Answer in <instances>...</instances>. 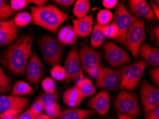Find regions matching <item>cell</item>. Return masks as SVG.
I'll list each match as a JSON object with an SVG mask.
<instances>
[{"label":"cell","mask_w":159,"mask_h":119,"mask_svg":"<svg viewBox=\"0 0 159 119\" xmlns=\"http://www.w3.org/2000/svg\"><path fill=\"white\" fill-rule=\"evenodd\" d=\"M39 47L46 62L50 65H59L64 53V47L54 36L45 34L39 39Z\"/></svg>","instance_id":"4"},{"label":"cell","mask_w":159,"mask_h":119,"mask_svg":"<svg viewBox=\"0 0 159 119\" xmlns=\"http://www.w3.org/2000/svg\"><path fill=\"white\" fill-rule=\"evenodd\" d=\"M113 19V14L108 9H101L96 15V23L101 26H106Z\"/></svg>","instance_id":"30"},{"label":"cell","mask_w":159,"mask_h":119,"mask_svg":"<svg viewBox=\"0 0 159 119\" xmlns=\"http://www.w3.org/2000/svg\"><path fill=\"white\" fill-rule=\"evenodd\" d=\"M20 112L16 110H11L6 111L0 115V118L1 119H16V117Z\"/></svg>","instance_id":"39"},{"label":"cell","mask_w":159,"mask_h":119,"mask_svg":"<svg viewBox=\"0 0 159 119\" xmlns=\"http://www.w3.org/2000/svg\"><path fill=\"white\" fill-rule=\"evenodd\" d=\"M128 2L129 12L134 16L152 21L157 20L153 13L150 4L145 0H129Z\"/></svg>","instance_id":"15"},{"label":"cell","mask_w":159,"mask_h":119,"mask_svg":"<svg viewBox=\"0 0 159 119\" xmlns=\"http://www.w3.org/2000/svg\"><path fill=\"white\" fill-rule=\"evenodd\" d=\"M87 106L100 116H106L110 108L109 92L107 90H102L96 95L89 99Z\"/></svg>","instance_id":"14"},{"label":"cell","mask_w":159,"mask_h":119,"mask_svg":"<svg viewBox=\"0 0 159 119\" xmlns=\"http://www.w3.org/2000/svg\"><path fill=\"white\" fill-rule=\"evenodd\" d=\"M18 36V27L14 19L0 21V47L9 45L16 41Z\"/></svg>","instance_id":"16"},{"label":"cell","mask_w":159,"mask_h":119,"mask_svg":"<svg viewBox=\"0 0 159 119\" xmlns=\"http://www.w3.org/2000/svg\"><path fill=\"white\" fill-rule=\"evenodd\" d=\"M27 2L29 4H34L36 7H42L47 4V1L46 0H29Z\"/></svg>","instance_id":"44"},{"label":"cell","mask_w":159,"mask_h":119,"mask_svg":"<svg viewBox=\"0 0 159 119\" xmlns=\"http://www.w3.org/2000/svg\"><path fill=\"white\" fill-rule=\"evenodd\" d=\"M11 89V79L7 76L0 65V94H7Z\"/></svg>","instance_id":"27"},{"label":"cell","mask_w":159,"mask_h":119,"mask_svg":"<svg viewBox=\"0 0 159 119\" xmlns=\"http://www.w3.org/2000/svg\"><path fill=\"white\" fill-rule=\"evenodd\" d=\"M139 56L144 59V62L148 63L152 66L158 67L159 66V50L158 48L147 43H143L139 48Z\"/></svg>","instance_id":"19"},{"label":"cell","mask_w":159,"mask_h":119,"mask_svg":"<svg viewBox=\"0 0 159 119\" xmlns=\"http://www.w3.org/2000/svg\"><path fill=\"white\" fill-rule=\"evenodd\" d=\"M32 23L55 34L62 24L70 19L57 7L49 4L42 7H31Z\"/></svg>","instance_id":"2"},{"label":"cell","mask_w":159,"mask_h":119,"mask_svg":"<svg viewBox=\"0 0 159 119\" xmlns=\"http://www.w3.org/2000/svg\"><path fill=\"white\" fill-rule=\"evenodd\" d=\"M64 69L66 73L65 81L67 83L83 78L82 68L79 60L78 48L73 47L69 51L65 59Z\"/></svg>","instance_id":"12"},{"label":"cell","mask_w":159,"mask_h":119,"mask_svg":"<svg viewBox=\"0 0 159 119\" xmlns=\"http://www.w3.org/2000/svg\"><path fill=\"white\" fill-rule=\"evenodd\" d=\"M105 59L112 67L116 68L126 64L131 61L129 54L113 42H106L103 43Z\"/></svg>","instance_id":"10"},{"label":"cell","mask_w":159,"mask_h":119,"mask_svg":"<svg viewBox=\"0 0 159 119\" xmlns=\"http://www.w3.org/2000/svg\"><path fill=\"white\" fill-rule=\"evenodd\" d=\"M36 116H37L34 113H33L30 109H28L27 111L21 113L20 115H18L16 119H34Z\"/></svg>","instance_id":"41"},{"label":"cell","mask_w":159,"mask_h":119,"mask_svg":"<svg viewBox=\"0 0 159 119\" xmlns=\"http://www.w3.org/2000/svg\"><path fill=\"white\" fill-rule=\"evenodd\" d=\"M145 119H159V106L146 116Z\"/></svg>","instance_id":"45"},{"label":"cell","mask_w":159,"mask_h":119,"mask_svg":"<svg viewBox=\"0 0 159 119\" xmlns=\"http://www.w3.org/2000/svg\"><path fill=\"white\" fill-rule=\"evenodd\" d=\"M150 36L151 40L156 44L159 42V26L158 25L151 26L150 29Z\"/></svg>","instance_id":"38"},{"label":"cell","mask_w":159,"mask_h":119,"mask_svg":"<svg viewBox=\"0 0 159 119\" xmlns=\"http://www.w3.org/2000/svg\"><path fill=\"white\" fill-rule=\"evenodd\" d=\"M151 8L152 9V11L154 15L156 17V19H158L159 18V7L158 5H156L154 2H151Z\"/></svg>","instance_id":"46"},{"label":"cell","mask_w":159,"mask_h":119,"mask_svg":"<svg viewBox=\"0 0 159 119\" xmlns=\"http://www.w3.org/2000/svg\"><path fill=\"white\" fill-rule=\"evenodd\" d=\"M87 119H89V118H87Z\"/></svg>","instance_id":"50"},{"label":"cell","mask_w":159,"mask_h":119,"mask_svg":"<svg viewBox=\"0 0 159 119\" xmlns=\"http://www.w3.org/2000/svg\"><path fill=\"white\" fill-rule=\"evenodd\" d=\"M34 90L30 84L23 81H18L14 84L11 96L22 97V96L31 95L33 94Z\"/></svg>","instance_id":"25"},{"label":"cell","mask_w":159,"mask_h":119,"mask_svg":"<svg viewBox=\"0 0 159 119\" xmlns=\"http://www.w3.org/2000/svg\"><path fill=\"white\" fill-rule=\"evenodd\" d=\"M95 79V85L98 88H102L103 90L116 91L120 86V70L102 65L100 66L98 75Z\"/></svg>","instance_id":"9"},{"label":"cell","mask_w":159,"mask_h":119,"mask_svg":"<svg viewBox=\"0 0 159 119\" xmlns=\"http://www.w3.org/2000/svg\"><path fill=\"white\" fill-rule=\"evenodd\" d=\"M42 87L45 93H54L56 91V84L52 78L47 77L42 81Z\"/></svg>","instance_id":"35"},{"label":"cell","mask_w":159,"mask_h":119,"mask_svg":"<svg viewBox=\"0 0 159 119\" xmlns=\"http://www.w3.org/2000/svg\"><path fill=\"white\" fill-rule=\"evenodd\" d=\"M30 103V100L27 97L0 95V115L11 110L22 112L28 107Z\"/></svg>","instance_id":"13"},{"label":"cell","mask_w":159,"mask_h":119,"mask_svg":"<svg viewBox=\"0 0 159 119\" xmlns=\"http://www.w3.org/2000/svg\"><path fill=\"white\" fill-rule=\"evenodd\" d=\"M145 22L138 19L128 30L125 38V47L131 53L135 59L139 57V48L145 39Z\"/></svg>","instance_id":"5"},{"label":"cell","mask_w":159,"mask_h":119,"mask_svg":"<svg viewBox=\"0 0 159 119\" xmlns=\"http://www.w3.org/2000/svg\"><path fill=\"white\" fill-rule=\"evenodd\" d=\"M117 0H103L102 4L103 6L107 8V9H111L114 8L118 5Z\"/></svg>","instance_id":"42"},{"label":"cell","mask_w":159,"mask_h":119,"mask_svg":"<svg viewBox=\"0 0 159 119\" xmlns=\"http://www.w3.org/2000/svg\"><path fill=\"white\" fill-rule=\"evenodd\" d=\"M26 77L31 84H37L43 76V66L39 58L36 54L30 57L26 68Z\"/></svg>","instance_id":"17"},{"label":"cell","mask_w":159,"mask_h":119,"mask_svg":"<svg viewBox=\"0 0 159 119\" xmlns=\"http://www.w3.org/2000/svg\"><path fill=\"white\" fill-rule=\"evenodd\" d=\"M15 14L11 7L3 0H0V21H7Z\"/></svg>","instance_id":"31"},{"label":"cell","mask_w":159,"mask_h":119,"mask_svg":"<svg viewBox=\"0 0 159 119\" xmlns=\"http://www.w3.org/2000/svg\"><path fill=\"white\" fill-rule=\"evenodd\" d=\"M96 119H113L111 118H96Z\"/></svg>","instance_id":"49"},{"label":"cell","mask_w":159,"mask_h":119,"mask_svg":"<svg viewBox=\"0 0 159 119\" xmlns=\"http://www.w3.org/2000/svg\"><path fill=\"white\" fill-rule=\"evenodd\" d=\"M34 37L24 35L11 43L4 50L1 62L11 73L22 76L32 54Z\"/></svg>","instance_id":"1"},{"label":"cell","mask_w":159,"mask_h":119,"mask_svg":"<svg viewBox=\"0 0 159 119\" xmlns=\"http://www.w3.org/2000/svg\"><path fill=\"white\" fill-rule=\"evenodd\" d=\"M28 2L26 0H11L10 1V7L14 11L22 10L27 5Z\"/></svg>","instance_id":"36"},{"label":"cell","mask_w":159,"mask_h":119,"mask_svg":"<svg viewBox=\"0 0 159 119\" xmlns=\"http://www.w3.org/2000/svg\"><path fill=\"white\" fill-rule=\"evenodd\" d=\"M103 31L105 37L108 39H116L119 35V30L116 24L112 22L109 23L107 25L103 26Z\"/></svg>","instance_id":"33"},{"label":"cell","mask_w":159,"mask_h":119,"mask_svg":"<svg viewBox=\"0 0 159 119\" xmlns=\"http://www.w3.org/2000/svg\"><path fill=\"white\" fill-rule=\"evenodd\" d=\"M105 35L103 31V26L96 23L93 26L91 36V45L94 48H100L105 41Z\"/></svg>","instance_id":"24"},{"label":"cell","mask_w":159,"mask_h":119,"mask_svg":"<svg viewBox=\"0 0 159 119\" xmlns=\"http://www.w3.org/2000/svg\"><path fill=\"white\" fill-rule=\"evenodd\" d=\"M114 107L119 113L135 118L141 113V108L137 96L135 94L123 90L118 94Z\"/></svg>","instance_id":"7"},{"label":"cell","mask_w":159,"mask_h":119,"mask_svg":"<svg viewBox=\"0 0 159 119\" xmlns=\"http://www.w3.org/2000/svg\"><path fill=\"white\" fill-rule=\"evenodd\" d=\"M93 23V15H86L80 19H74L72 21L73 28L76 34L81 38L86 37L91 34L92 31Z\"/></svg>","instance_id":"18"},{"label":"cell","mask_w":159,"mask_h":119,"mask_svg":"<svg viewBox=\"0 0 159 119\" xmlns=\"http://www.w3.org/2000/svg\"><path fill=\"white\" fill-rule=\"evenodd\" d=\"M117 116H118V119H136V118L130 117V116L127 115H124V114H122L120 113H118Z\"/></svg>","instance_id":"47"},{"label":"cell","mask_w":159,"mask_h":119,"mask_svg":"<svg viewBox=\"0 0 159 119\" xmlns=\"http://www.w3.org/2000/svg\"><path fill=\"white\" fill-rule=\"evenodd\" d=\"M54 2H57V4H59L60 7L64 9H66L68 7H71L75 2L74 0H56Z\"/></svg>","instance_id":"43"},{"label":"cell","mask_w":159,"mask_h":119,"mask_svg":"<svg viewBox=\"0 0 159 119\" xmlns=\"http://www.w3.org/2000/svg\"><path fill=\"white\" fill-rule=\"evenodd\" d=\"M75 87L81 94L83 98L93 96L96 93V88L92 81L88 78H81L77 81Z\"/></svg>","instance_id":"23"},{"label":"cell","mask_w":159,"mask_h":119,"mask_svg":"<svg viewBox=\"0 0 159 119\" xmlns=\"http://www.w3.org/2000/svg\"><path fill=\"white\" fill-rule=\"evenodd\" d=\"M44 108L45 107L43 105V103L38 98H37V100L32 103V105L30 109L33 113H34L36 116H37L39 115V114H42L43 111H44Z\"/></svg>","instance_id":"37"},{"label":"cell","mask_w":159,"mask_h":119,"mask_svg":"<svg viewBox=\"0 0 159 119\" xmlns=\"http://www.w3.org/2000/svg\"><path fill=\"white\" fill-rule=\"evenodd\" d=\"M139 18L130 13L123 2H119L116 6L114 18V22L119 30V35L116 41L125 46V38L128 30Z\"/></svg>","instance_id":"6"},{"label":"cell","mask_w":159,"mask_h":119,"mask_svg":"<svg viewBox=\"0 0 159 119\" xmlns=\"http://www.w3.org/2000/svg\"><path fill=\"white\" fill-rule=\"evenodd\" d=\"M83 96L79 93L75 86L67 89L64 93L63 101L67 106L76 108L82 103Z\"/></svg>","instance_id":"21"},{"label":"cell","mask_w":159,"mask_h":119,"mask_svg":"<svg viewBox=\"0 0 159 119\" xmlns=\"http://www.w3.org/2000/svg\"><path fill=\"white\" fill-rule=\"evenodd\" d=\"M44 111L46 115H47L50 118L56 119L59 117L61 113V109L60 106L57 103L52 104V105L45 107Z\"/></svg>","instance_id":"34"},{"label":"cell","mask_w":159,"mask_h":119,"mask_svg":"<svg viewBox=\"0 0 159 119\" xmlns=\"http://www.w3.org/2000/svg\"><path fill=\"white\" fill-rule=\"evenodd\" d=\"M147 63L143 60L124 66L120 70L121 81L119 88L131 91L136 89L145 71Z\"/></svg>","instance_id":"3"},{"label":"cell","mask_w":159,"mask_h":119,"mask_svg":"<svg viewBox=\"0 0 159 119\" xmlns=\"http://www.w3.org/2000/svg\"><path fill=\"white\" fill-rule=\"evenodd\" d=\"M150 76L152 80L153 83L156 86H158L159 85V69L158 67L154 68V69H151L150 71Z\"/></svg>","instance_id":"40"},{"label":"cell","mask_w":159,"mask_h":119,"mask_svg":"<svg viewBox=\"0 0 159 119\" xmlns=\"http://www.w3.org/2000/svg\"><path fill=\"white\" fill-rule=\"evenodd\" d=\"M94 113L95 112L92 110L72 108L61 111L58 119H85Z\"/></svg>","instance_id":"22"},{"label":"cell","mask_w":159,"mask_h":119,"mask_svg":"<svg viewBox=\"0 0 159 119\" xmlns=\"http://www.w3.org/2000/svg\"><path fill=\"white\" fill-rule=\"evenodd\" d=\"M140 96L146 116L159 106V89L146 80L141 82Z\"/></svg>","instance_id":"11"},{"label":"cell","mask_w":159,"mask_h":119,"mask_svg":"<svg viewBox=\"0 0 159 119\" xmlns=\"http://www.w3.org/2000/svg\"><path fill=\"white\" fill-rule=\"evenodd\" d=\"M77 36L73 26L70 25L63 26L58 31L57 40L64 45H71L76 42Z\"/></svg>","instance_id":"20"},{"label":"cell","mask_w":159,"mask_h":119,"mask_svg":"<svg viewBox=\"0 0 159 119\" xmlns=\"http://www.w3.org/2000/svg\"><path fill=\"white\" fill-rule=\"evenodd\" d=\"M34 119H52V118H50L49 116L46 115V114L42 113V114H39V115H37L34 118Z\"/></svg>","instance_id":"48"},{"label":"cell","mask_w":159,"mask_h":119,"mask_svg":"<svg viewBox=\"0 0 159 119\" xmlns=\"http://www.w3.org/2000/svg\"><path fill=\"white\" fill-rule=\"evenodd\" d=\"M89 9L90 2L89 0H77L74 4L73 13L77 19H80L86 16Z\"/></svg>","instance_id":"26"},{"label":"cell","mask_w":159,"mask_h":119,"mask_svg":"<svg viewBox=\"0 0 159 119\" xmlns=\"http://www.w3.org/2000/svg\"><path fill=\"white\" fill-rule=\"evenodd\" d=\"M81 68L91 77L96 79L101 66L100 54L93 48L84 46L79 52Z\"/></svg>","instance_id":"8"},{"label":"cell","mask_w":159,"mask_h":119,"mask_svg":"<svg viewBox=\"0 0 159 119\" xmlns=\"http://www.w3.org/2000/svg\"><path fill=\"white\" fill-rule=\"evenodd\" d=\"M32 20V18L31 14H30L27 11H21L16 14L15 17H14V21L17 27L18 26L24 27V26H26L29 25Z\"/></svg>","instance_id":"28"},{"label":"cell","mask_w":159,"mask_h":119,"mask_svg":"<svg viewBox=\"0 0 159 119\" xmlns=\"http://www.w3.org/2000/svg\"><path fill=\"white\" fill-rule=\"evenodd\" d=\"M50 74L53 79L57 80L58 81H64L66 79V73H65L64 67L60 65H56L52 67L50 71Z\"/></svg>","instance_id":"32"},{"label":"cell","mask_w":159,"mask_h":119,"mask_svg":"<svg viewBox=\"0 0 159 119\" xmlns=\"http://www.w3.org/2000/svg\"><path fill=\"white\" fill-rule=\"evenodd\" d=\"M37 98L42 102L44 107H47L57 103L59 99V93L56 91L54 93H44L41 94Z\"/></svg>","instance_id":"29"}]
</instances>
